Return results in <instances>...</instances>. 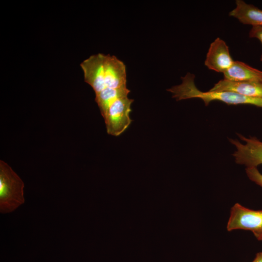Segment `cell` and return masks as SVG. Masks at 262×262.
I'll use <instances>...</instances> for the list:
<instances>
[{
	"instance_id": "1",
	"label": "cell",
	"mask_w": 262,
	"mask_h": 262,
	"mask_svg": "<svg viewBox=\"0 0 262 262\" xmlns=\"http://www.w3.org/2000/svg\"><path fill=\"white\" fill-rule=\"evenodd\" d=\"M195 78L194 74L188 72L181 77L182 82L180 84L172 86L167 91L171 93L172 98L177 101L197 98L202 99L206 106L217 100L228 105L247 104L262 108V98L247 97L229 91H200L195 85Z\"/></svg>"
},
{
	"instance_id": "2",
	"label": "cell",
	"mask_w": 262,
	"mask_h": 262,
	"mask_svg": "<svg viewBox=\"0 0 262 262\" xmlns=\"http://www.w3.org/2000/svg\"><path fill=\"white\" fill-rule=\"evenodd\" d=\"M24 184L12 168L0 161V212H12L23 204Z\"/></svg>"
},
{
	"instance_id": "3",
	"label": "cell",
	"mask_w": 262,
	"mask_h": 262,
	"mask_svg": "<svg viewBox=\"0 0 262 262\" xmlns=\"http://www.w3.org/2000/svg\"><path fill=\"white\" fill-rule=\"evenodd\" d=\"M133 99L128 97L117 99L109 107L103 117L107 132L117 136L128 129L132 120L130 117Z\"/></svg>"
},
{
	"instance_id": "4",
	"label": "cell",
	"mask_w": 262,
	"mask_h": 262,
	"mask_svg": "<svg viewBox=\"0 0 262 262\" xmlns=\"http://www.w3.org/2000/svg\"><path fill=\"white\" fill-rule=\"evenodd\" d=\"M227 229L249 230L254 235L262 232V210H251L235 203L230 209Z\"/></svg>"
},
{
	"instance_id": "5",
	"label": "cell",
	"mask_w": 262,
	"mask_h": 262,
	"mask_svg": "<svg viewBox=\"0 0 262 262\" xmlns=\"http://www.w3.org/2000/svg\"><path fill=\"white\" fill-rule=\"evenodd\" d=\"M239 138L245 142V144L238 140L229 139L236 150L233 154L237 164L245 165L246 168L257 167L262 164V142L256 137L246 138L238 134Z\"/></svg>"
},
{
	"instance_id": "6",
	"label": "cell",
	"mask_w": 262,
	"mask_h": 262,
	"mask_svg": "<svg viewBox=\"0 0 262 262\" xmlns=\"http://www.w3.org/2000/svg\"><path fill=\"white\" fill-rule=\"evenodd\" d=\"M234 62L226 43L217 37L210 44L204 64L209 69L224 73Z\"/></svg>"
},
{
	"instance_id": "7",
	"label": "cell",
	"mask_w": 262,
	"mask_h": 262,
	"mask_svg": "<svg viewBox=\"0 0 262 262\" xmlns=\"http://www.w3.org/2000/svg\"><path fill=\"white\" fill-rule=\"evenodd\" d=\"M105 55L102 53L93 55L80 64L84 81L92 87L95 95L105 88Z\"/></svg>"
},
{
	"instance_id": "8",
	"label": "cell",
	"mask_w": 262,
	"mask_h": 262,
	"mask_svg": "<svg viewBox=\"0 0 262 262\" xmlns=\"http://www.w3.org/2000/svg\"><path fill=\"white\" fill-rule=\"evenodd\" d=\"M104 82L105 88L118 89L127 87L126 66L115 56L105 55Z\"/></svg>"
},
{
	"instance_id": "9",
	"label": "cell",
	"mask_w": 262,
	"mask_h": 262,
	"mask_svg": "<svg viewBox=\"0 0 262 262\" xmlns=\"http://www.w3.org/2000/svg\"><path fill=\"white\" fill-rule=\"evenodd\" d=\"M209 91H229L247 97L262 98V82H233L224 79L216 83Z\"/></svg>"
},
{
	"instance_id": "10",
	"label": "cell",
	"mask_w": 262,
	"mask_h": 262,
	"mask_svg": "<svg viewBox=\"0 0 262 262\" xmlns=\"http://www.w3.org/2000/svg\"><path fill=\"white\" fill-rule=\"evenodd\" d=\"M224 79L233 82H262V71L239 61L223 73Z\"/></svg>"
},
{
	"instance_id": "11",
	"label": "cell",
	"mask_w": 262,
	"mask_h": 262,
	"mask_svg": "<svg viewBox=\"0 0 262 262\" xmlns=\"http://www.w3.org/2000/svg\"><path fill=\"white\" fill-rule=\"evenodd\" d=\"M236 7L229 16L237 18L241 23L252 26H262V10L242 0H236Z\"/></svg>"
},
{
	"instance_id": "12",
	"label": "cell",
	"mask_w": 262,
	"mask_h": 262,
	"mask_svg": "<svg viewBox=\"0 0 262 262\" xmlns=\"http://www.w3.org/2000/svg\"><path fill=\"white\" fill-rule=\"evenodd\" d=\"M130 90L127 87L118 89L105 88L96 95L97 103L101 114L104 117L111 105L117 99L128 97Z\"/></svg>"
},
{
	"instance_id": "13",
	"label": "cell",
	"mask_w": 262,
	"mask_h": 262,
	"mask_svg": "<svg viewBox=\"0 0 262 262\" xmlns=\"http://www.w3.org/2000/svg\"><path fill=\"white\" fill-rule=\"evenodd\" d=\"M246 171L248 178L262 188V174L257 167L246 168Z\"/></svg>"
},
{
	"instance_id": "14",
	"label": "cell",
	"mask_w": 262,
	"mask_h": 262,
	"mask_svg": "<svg viewBox=\"0 0 262 262\" xmlns=\"http://www.w3.org/2000/svg\"><path fill=\"white\" fill-rule=\"evenodd\" d=\"M248 36L250 38H256L260 41L262 45V26H252L249 31ZM262 62V52L260 57Z\"/></svg>"
},
{
	"instance_id": "15",
	"label": "cell",
	"mask_w": 262,
	"mask_h": 262,
	"mask_svg": "<svg viewBox=\"0 0 262 262\" xmlns=\"http://www.w3.org/2000/svg\"><path fill=\"white\" fill-rule=\"evenodd\" d=\"M252 262H262V252L257 253Z\"/></svg>"
},
{
	"instance_id": "16",
	"label": "cell",
	"mask_w": 262,
	"mask_h": 262,
	"mask_svg": "<svg viewBox=\"0 0 262 262\" xmlns=\"http://www.w3.org/2000/svg\"><path fill=\"white\" fill-rule=\"evenodd\" d=\"M257 240L262 241V232L254 235Z\"/></svg>"
}]
</instances>
